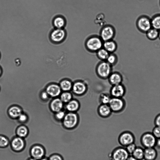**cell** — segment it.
I'll return each mask as SVG.
<instances>
[{
  "label": "cell",
  "instance_id": "cell-1",
  "mask_svg": "<svg viewBox=\"0 0 160 160\" xmlns=\"http://www.w3.org/2000/svg\"><path fill=\"white\" fill-rule=\"evenodd\" d=\"M136 26L140 32L146 33L152 28L151 18L146 15H142L137 19Z\"/></svg>",
  "mask_w": 160,
  "mask_h": 160
},
{
  "label": "cell",
  "instance_id": "cell-2",
  "mask_svg": "<svg viewBox=\"0 0 160 160\" xmlns=\"http://www.w3.org/2000/svg\"><path fill=\"white\" fill-rule=\"evenodd\" d=\"M78 118L77 115L74 112H69L65 114L63 119V125L67 129H72L77 125Z\"/></svg>",
  "mask_w": 160,
  "mask_h": 160
},
{
  "label": "cell",
  "instance_id": "cell-3",
  "mask_svg": "<svg viewBox=\"0 0 160 160\" xmlns=\"http://www.w3.org/2000/svg\"><path fill=\"white\" fill-rule=\"evenodd\" d=\"M103 42L100 37L94 36L87 39L85 45L87 49L89 51L97 52L103 47Z\"/></svg>",
  "mask_w": 160,
  "mask_h": 160
},
{
  "label": "cell",
  "instance_id": "cell-4",
  "mask_svg": "<svg viewBox=\"0 0 160 160\" xmlns=\"http://www.w3.org/2000/svg\"><path fill=\"white\" fill-rule=\"evenodd\" d=\"M157 139L152 132H146L141 135L140 142L144 148H154L156 146Z\"/></svg>",
  "mask_w": 160,
  "mask_h": 160
},
{
  "label": "cell",
  "instance_id": "cell-5",
  "mask_svg": "<svg viewBox=\"0 0 160 160\" xmlns=\"http://www.w3.org/2000/svg\"><path fill=\"white\" fill-rule=\"evenodd\" d=\"M130 155L125 148L118 147L115 148L109 154L111 160H127Z\"/></svg>",
  "mask_w": 160,
  "mask_h": 160
},
{
  "label": "cell",
  "instance_id": "cell-6",
  "mask_svg": "<svg viewBox=\"0 0 160 160\" xmlns=\"http://www.w3.org/2000/svg\"><path fill=\"white\" fill-rule=\"evenodd\" d=\"M118 141L122 147H126L129 144L134 142L135 137L132 132L129 131H125L120 134Z\"/></svg>",
  "mask_w": 160,
  "mask_h": 160
},
{
  "label": "cell",
  "instance_id": "cell-7",
  "mask_svg": "<svg viewBox=\"0 0 160 160\" xmlns=\"http://www.w3.org/2000/svg\"><path fill=\"white\" fill-rule=\"evenodd\" d=\"M115 31L113 28L110 25L104 26L101 29L100 37L103 42L111 40L114 37Z\"/></svg>",
  "mask_w": 160,
  "mask_h": 160
},
{
  "label": "cell",
  "instance_id": "cell-8",
  "mask_svg": "<svg viewBox=\"0 0 160 160\" xmlns=\"http://www.w3.org/2000/svg\"><path fill=\"white\" fill-rule=\"evenodd\" d=\"M111 65L107 62H100L97 68V72L100 77L106 78L110 76L111 73Z\"/></svg>",
  "mask_w": 160,
  "mask_h": 160
},
{
  "label": "cell",
  "instance_id": "cell-9",
  "mask_svg": "<svg viewBox=\"0 0 160 160\" xmlns=\"http://www.w3.org/2000/svg\"><path fill=\"white\" fill-rule=\"evenodd\" d=\"M108 105L112 111L117 112L124 108L125 104L121 98L113 97L111 98Z\"/></svg>",
  "mask_w": 160,
  "mask_h": 160
},
{
  "label": "cell",
  "instance_id": "cell-10",
  "mask_svg": "<svg viewBox=\"0 0 160 160\" xmlns=\"http://www.w3.org/2000/svg\"><path fill=\"white\" fill-rule=\"evenodd\" d=\"M66 36V32L63 28H56L50 34L51 40L55 43H59L64 40Z\"/></svg>",
  "mask_w": 160,
  "mask_h": 160
},
{
  "label": "cell",
  "instance_id": "cell-11",
  "mask_svg": "<svg viewBox=\"0 0 160 160\" xmlns=\"http://www.w3.org/2000/svg\"><path fill=\"white\" fill-rule=\"evenodd\" d=\"M30 153L32 158L39 160L44 157L45 153V150L42 146L35 145L32 147Z\"/></svg>",
  "mask_w": 160,
  "mask_h": 160
},
{
  "label": "cell",
  "instance_id": "cell-12",
  "mask_svg": "<svg viewBox=\"0 0 160 160\" xmlns=\"http://www.w3.org/2000/svg\"><path fill=\"white\" fill-rule=\"evenodd\" d=\"M25 146V142L23 138L18 136L14 138L11 142L12 149L16 152H20L22 150Z\"/></svg>",
  "mask_w": 160,
  "mask_h": 160
},
{
  "label": "cell",
  "instance_id": "cell-13",
  "mask_svg": "<svg viewBox=\"0 0 160 160\" xmlns=\"http://www.w3.org/2000/svg\"><path fill=\"white\" fill-rule=\"evenodd\" d=\"M125 92V88L121 84L113 85L111 90V94L113 97L121 98Z\"/></svg>",
  "mask_w": 160,
  "mask_h": 160
},
{
  "label": "cell",
  "instance_id": "cell-14",
  "mask_svg": "<svg viewBox=\"0 0 160 160\" xmlns=\"http://www.w3.org/2000/svg\"><path fill=\"white\" fill-rule=\"evenodd\" d=\"M86 85L81 81H77L73 84L72 90L74 93L78 95L83 94L86 90Z\"/></svg>",
  "mask_w": 160,
  "mask_h": 160
},
{
  "label": "cell",
  "instance_id": "cell-15",
  "mask_svg": "<svg viewBox=\"0 0 160 160\" xmlns=\"http://www.w3.org/2000/svg\"><path fill=\"white\" fill-rule=\"evenodd\" d=\"M48 94L52 97H55L59 96L61 93V89L58 85L52 84L48 86L46 89Z\"/></svg>",
  "mask_w": 160,
  "mask_h": 160
},
{
  "label": "cell",
  "instance_id": "cell-16",
  "mask_svg": "<svg viewBox=\"0 0 160 160\" xmlns=\"http://www.w3.org/2000/svg\"><path fill=\"white\" fill-rule=\"evenodd\" d=\"M157 156V152L154 147L144 149V160H155Z\"/></svg>",
  "mask_w": 160,
  "mask_h": 160
},
{
  "label": "cell",
  "instance_id": "cell-17",
  "mask_svg": "<svg viewBox=\"0 0 160 160\" xmlns=\"http://www.w3.org/2000/svg\"><path fill=\"white\" fill-rule=\"evenodd\" d=\"M63 107V102L60 99L57 98L53 100L50 104L51 110L55 112L61 111Z\"/></svg>",
  "mask_w": 160,
  "mask_h": 160
},
{
  "label": "cell",
  "instance_id": "cell-18",
  "mask_svg": "<svg viewBox=\"0 0 160 160\" xmlns=\"http://www.w3.org/2000/svg\"><path fill=\"white\" fill-rule=\"evenodd\" d=\"M103 48L110 53L115 51L117 46L116 43L111 40L103 42Z\"/></svg>",
  "mask_w": 160,
  "mask_h": 160
},
{
  "label": "cell",
  "instance_id": "cell-19",
  "mask_svg": "<svg viewBox=\"0 0 160 160\" xmlns=\"http://www.w3.org/2000/svg\"><path fill=\"white\" fill-rule=\"evenodd\" d=\"M79 107V103L75 100L72 99L67 103L66 106V109L70 112H75L78 110Z\"/></svg>",
  "mask_w": 160,
  "mask_h": 160
},
{
  "label": "cell",
  "instance_id": "cell-20",
  "mask_svg": "<svg viewBox=\"0 0 160 160\" xmlns=\"http://www.w3.org/2000/svg\"><path fill=\"white\" fill-rule=\"evenodd\" d=\"M111 110L108 104H102L98 108L99 114L102 117L108 116L110 114Z\"/></svg>",
  "mask_w": 160,
  "mask_h": 160
},
{
  "label": "cell",
  "instance_id": "cell-21",
  "mask_svg": "<svg viewBox=\"0 0 160 160\" xmlns=\"http://www.w3.org/2000/svg\"><path fill=\"white\" fill-rule=\"evenodd\" d=\"M122 80V76L117 73H113L109 77V81L113 85L121 84Z\"/></svg>",
  "mask_w": 160,
  "mask_h": 160
},
{
  "label": "cell",
  "instance_id": "cell-22",
  "mask_svg": "<svg viewBox=\"0 0 160 160\" xmlns=\"http://www.w3.org/2000/svg\"><path fill=\"white\" fill-rule=\"evenodd\" d=\"M53 24L56 28H63L66 25V21L62 16H57L53 19Z\"/></svg>",
  "mask_w": 160,
  "mask_h": 160
},
{
  "label": "cell",
  "instance_id": "cell-23",
  "mask_svg": "<svg viewBox=\"0 0 160 160\" xmlns=\"http://www.w3.org/2000/svg\"><path fill=\"white\" fill-rule=\"evenodd\" d=\"M151 18L152 28L160 30V13L154 15Z\"/></svg>",
  "mask_w": 160,
  "mask_h": 160
},
{
  "label": "cell",
  "instance_id": "cell-24",
  "mask_svg": "<svg viewBox=\"0 0 160 160\" xmlns=\"http://www.w3.org/2000/svg\"><path fill=\"white\" fill-rule=\"evenodd\" d=\"M131 155L138 160H143L144 159V149L137 147Z\"/></svg>",
  "mask_w": 160,
  "mask_h": 160
},
{
  "label": "cell",
  "instance_id": "cell-25",
  "mask_svg": "<svg viewBox=\"0 0 160 160\" xmlns=\"http://www.w3.org/2000/svg\"><path fill=\"white\" fill-rule=\"evenodd\" d=\"M159 31L152 28L146 32L147 37L150 40H155L158 38Z\"/></svg>",
  "mask_w": 160,
  "mask_h": 160
},
{
  "label": "cell",
  "instance_id": "cell-26",
  "mask_svg": "<svg viewBox=\"0 0 160 160\" xmlns=\"http://www.w3.org/2000/svg\"><path fill=\"white\" fill-rule=\"evenodd\" d=\"M21 109L17 106H12L8 110V113L10 116L13 118L18 117L22 113Z\"/></svg>",
  "mask_w": 160,
  "mask_h": 160
},
{
  "label": "cell",
  "instance_id": "cell-27",
  "mask_svg": "<svg viewBox=\"0 0 160 160\" xmlns=\"http://www.w3.org/2000/svg\"><path fill=\"white\" fill-rule=\"evenodd\" d=\"M72 82L68 80H64L62 81L60 84L61 89L64 91H69L72 89Z\"/></svg>",
  "mask_w": 160,
  "mask_h": 160
},
{
  "label": "cell",
  "instance_id": "cell-28",
  "mask_svg": "<svg viewBox=\"0 0 160 160\" xmlns=\"http://www.w3.org/2000/svg\"><path fill=\"white\" fill-rule=\"evenodd\" d=\"M28 132V128L24 126L19 127L16 130V133L18 136L22 138L26 137Z\"/></svg>",
  "mask_w": 160,
  "mask_h": 160
},
{
  "label": "cell",
  "instance_id": "cell-29",
  "mask_svg": "<svg viewBox=\"0 0 160 160\" xmlns=\"http://www.w3.org/2000/svg\"><path fill=\"white\" fill-rule=\"evenodd\" d=\"M97 55L98 58L102 60H106L110 54L103 47L97 52Z\"/></svg>",
  "mask_w": 160,
  "mask_h": 160
},
{
  "label": "cell",
  "instance_id": "cell-30",
  "mask_svg": "<svg viewBox=\"0 0 160 160\" xmlns=\"http://www.w3.org/2000/svg\"><path fill=\"white\" fill-rule=\"evenodd\" d=\"M72 95L69 91H64L60 96V99L63 102L67 103L72 99Z\"/></svg>",
  "mask_w": 160,
  "mask_h": 160
},
{
  "label": "cell",
  "instance_id": "cell-31",
  "mask_svg": "<svg viewBox=\"0 0 160 160\" xmlns=\"http://www.w3.org/2000/svg\"><path fill=\"white\" fill-rule=\"evenodd\" d=\"M9 141L8 138L4 135H0V148H3L8 146Z\"/></svg>",
  "mask_w": 160,
  "mask_h": 160
},
{
  "label": "cell",
  "instance_id": "cell-32",
  "mask_svg": "<svg viewBox=\"0 0 160 160\" xmlns=\"http://www.w3.org/2000/svg\"><path fill=\"white\" fill-rule=\"evenodd\" d=\"M96 23L102 25L104 23V16L103 14L100 13L98 15L95 20Z\"/></svg>",
  "mask_w": 160,
  "mask_h": 160
},
{
  "label": "cell",
  "instance_id": "cell-33",
  "mask_svg": "<svg viewBox=\"0 0 160 160\" xmlns=\"http://www.w3.org/2000/svg\"><path fill=\"white\" fill-rule=\"evenodd\" d=\"M106 60V62L110 65L113 64L117 61V57L113 54H110Z\"/></svg>",
  "mask_w": 160,
  "mask_h": 160
},
{
  "label": "cell",
  "instance_id": "cell-34",
  "mask_svg": "<svg viewBox=\"0 0 160 160\" xmlns=\"http://www.w3.org/2000/svg\"><path fill=\"white\" fill-rule=\"evenodd\" d=\"M110 99V97L105 94L101 95L100 97V100L102 104H108Z\"/></svg>",
  "mask_w": 160,
  "mask_h": 160
},
{
  "label": "cell",
  "instance_id": "cell-35",
  "mask_svg": "<svg viewBox=\"0 0 160 160\" xmlns=\"http://www.w3.org/2000/svg\"><path fill=\"white\" fill-rule=\"evenodd\" d=\"M137 146L134 142L128 145L125 148L130 155H131Z\"/></svg>",
  "mask_w": 160,
  "mask_h": 160
},
{
  "label": "cell",
  "instance_id": "cell-36",
  "mask_svg": "<svg viewBox=\"0 0 160 160\" xmlns=\"http://www.w3.org/2000/svg\"><path fill=\"white\" fill-rule=\"evenodd\" d=\"M152 132L157 139L160 138V127L155 126Z\"/></svg>",
  "mask_w": 160,
  "mask_h": 160
},
{
  "label": "cell",
  "instance_id": "cell-37",
  "mask_svg": "<svg viewBox=\"0 0 160 160\" xmlns=\"http://www.w3.org/2000/svg\"><path fill=\"white\" fill-rule=\"evenodd\" d=\"M48 160H63L62 157L60 155L54 154L51 155Z\"/></svg>",
  "mask_w": 160,
  "mask_h": 160
},
{
  "label": "cell",
  "instance_id": "cell-38",
  "mask_svg": "<svg viewBox=\"0 0 160 160\" xmlns=\"http://www.w3.org/2000/svg\"><path fill=\"white\" fill-rule=\"evenodd\" d=\"M65 115L64 111H60L57 112L56 114V118L59 120L63 119Z\"/></svg>",
  "mask_w": 160,
  "mask_h": 160
},
{
  "label": "cell",
  "instance_id": "cell-39",
  "mask_svg": "<svg viewBox=\"0 0 160 160\" xmlns=\"http://www.w3.org/2000/svg\"><path fill=\"white\" fill-rule=\"evenodd\" d=\"M154 123L155 126L160 127V113L155 117L154 120Z\"/></svg>",
  "mask_w": 160,
  "mask_h": 160
},
{
  "label": "cell",
  "instance_id": "cell-40",
  "mask_svg": "<svg viewBox=\"0 0 160 160\" xmlns=\"http://www.w3.org/2000/svg\"><path fill=\"white\" fill-rule=\"evenodd\" d=\"M18 118L19 120L22 122H24L26 121L27 117L26 115L23 114H21L19 116Z\"/></svg>",
  "mask_w": 160,
  "mask_h": 160
},
{
  "label": "cell",
  "instance_id": "cell-41",
  "mask_svg": "<svg viewBox=\"0 0 160 160\" xmlns=\"http://www.w3.org/2000/svg\"><path fill=\"white\" fill-rule=\"evenodd\" d=\"M48 94L46 92H43L41 94V97L43 99H46L48 98Z\"/></svg>",
  "mask_w": 160,
  "mask_h": 160
},
{
  "label": "cell",
  "instance_id": "cell-42",
  "mask_svg": "<svg viewBox=\"0 0 160 160\" xmlns=\"http://www.w3.org/2000/svg\"><path fill=\"white\" fill-rule=\"evenodd\" d=\"M127 160H138L136 159L135 158H134L133 157L132 155H130L128 158Z\"/></svg>",
  "mask_w": 160,
  "mask_h": 160
},
{
  "label": "cell",
  "instance_id": "cell-43",
  "mask_svg": "<svg viewBox=\"0 0 160 160\" xmlns=\"http://www.w3.org/2000/svg\"><path fill=\"white\" fill-rule=\"evenodd\" d=\"M156 146L160 148V138L157 139Z\"/></svg>",
  "mask_w": 160,
  "mask_h": 160
},
{
  "label": "cell",
  "instance_id": "cell-44",
  "mask_svg": "<svg viewBox=\"0 0 160 160\" xmlns=\"http://www.w3.org/2000/svg\"><path fill=\"white\" fill-rule=\"evenodd\" d=\"M39 160H48V159L47 158H43Z\"/></svg>",
  "mask_w": 160,
  "mask_h": 160
},
{
  "label": "cell",
  "instance_id": "cell-45",
  "mask_svg": "<svg viewBox=\"0 0 160 160\" xmlns=\"http://www.w3.org/2000/svg\"><path fill=\"white\" fill-rule=\"evenodd\" d=\"M28 160H36V159L32 157V158H29Z\"/></svg>",
  "mask_w": 160,
  "mask_h": 160
},
{
  "label": "cell",
  "instance_id": "cell-46",
  "mask_svg": "<svg viewBox=\"0 0 160 160\" xmlns=\"http://www.w3.org/2000/svg\"><path fill=\"white\" fill-rule=\"evenodd\" d=\"M158 38L160 40V30L159 31Z\"/></svg>",
  "mask_w": 160,
  "mask_h": 160
},
{
  "label": "cell",
  "instance_id": "cell-47",
  "mask_svg": "<svg viewBox=\"0 0 160 160\" xmlns=\"http://www.w3.org/2000/svg\"><path fill=\"white\" fill-rule=\"evenodd\" d=\"M1 68H0V75L1 74Z\"/></svg>",
  "mask_w": 160,
  "mask_h": 160
},
{
  "label": "cell",
  "instance_id": "cell-48",
  "mask_svg": "<svg viewBox=\"0 0 160 160\" xmlns=\"http://www.w3.org/2000/svg\"><path fill=\"white\" fill-rule=\"evenodd\" d=\"M159 5H160V0H159Z\"/></svg>",
  "mask_w": 160,
  "mask_h": 160
},
{
  "label": "cell",
  "instance_id": "cell-49",
  "mask_svg": "<svg viewBox=\"0 0 160 160\" xmlns=\"http://www.w3.org/2000/svg\"></svg>",
  "mask_w": 160,
  "mask_h": 160
}]
</instances>
